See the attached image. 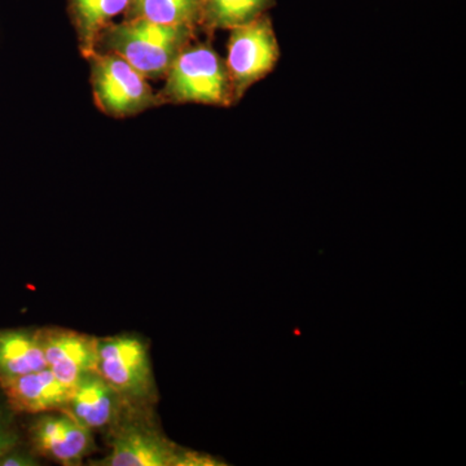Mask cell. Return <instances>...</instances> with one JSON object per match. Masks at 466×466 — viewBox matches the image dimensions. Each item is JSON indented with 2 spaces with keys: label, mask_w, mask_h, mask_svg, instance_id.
<instances>
[{
  "label": "cell",
  "mask_w": 466,
  "mask_h": 466,
  "mask_svg": "<svg viewBox=\"0 0 466 466\" xmlns=\"http://www.w3.org/2000/svg\"><path fill=\"white\" fill-rule=\"evenodd\" d=\"M26 434L30 449L39 458L64 466L81 465L95 450L94 431L64 410L32 416Z\"/></svg>",
  "instance_id": "7"
},
{
  "label": "cell",
  "mask_w": 466,
  "mask_h": 466,
  "mask_svg": "<svg viewBox=\"0 0 466 466\" xmlns=\"http://www.w3.org/2000/svg\"><path fill=\"white\" fill-rule=\"evenodd\" d=\"M96 372L135 406L148 407L156 392L149 348L131 334L97 337Z\"/></svg>",
  "instance_id": "5"
},
{
  "label": "cell",
  "mask_w": 466,
  "mask_h": 466,
  "mask_svg": "<svg viewBox=\"0 0 466 466\" xmlns=\"http://www.w3.org/2000/svg\"><path fill=\"white\" fill-rule=\"evenodd\" d=\"M109 453L94 466L216 465L213 460L184 451L168 441L148 416V407L133 406L108 431Z\"/></svg>",
  "instance_id": "2"
},
{
  "label": "cell",
  "mask_w": 466,
  "mask_h": 466,
  "mask_svg": "<svg viewBox=\"0 0 466 466\" xmlns=\"http://www.w3.org/2000/svg\"><path fill=\"white\" fill-rule=\"evenodd\" d=\"M158 92L165 104H204L228 108L235 103L226 61L208 43H189L165 76Z\"/></svg>",
  "instance_id": "3"
},
{
  "label": "cell",
  "mask_w": 466,
  "mask_h": 466,
  "mask_svg": "<svg viewBox=\"0 0 466 466\" xmlns=\"http://www.w3.org/2000/svg\"><path fill=\"white\" fill-rule=\"evenodd\" d=\"M16 413L8 407L5 400L0 401V456L21 443L14 416Z\"/></svg>",
  "instance_id": "15"
},
{
  "label": "cell",
  "mask_w": 466,
  "mask_h": 466,
  "mask_svg": "<svg viewBox=\"0 0 466 466\" xmlns=\"http://www.w3.org/2000/svg\"><path fill=\"white\" fill-rule=\"evenodd\" d=\"M41 458L30 446L24 447L21 443L12 447L5 455L0 456V466H39Z\"/></svg>",
  "instance_id": "16"
},
{
  "label": "cell",
  "mask_w": 466,
  "mask_h": 466,
  "mask_svg": "<svg viewBox=\"0 0 466 466\" xmlns=\"http://www.w3.org/2000/svg\"><path fill=\"white\" fill-rule=\"evenodd\" d=\"M195 34V26L124 20L101 33L96 51L118 55L147 79H161Z\"/></svg>",
  "instance_id": "1"
},
{
  "label": "cell",
  "mask_w": 466,
  "mask_h": 466,
  "mask_svg": "<svg viewBox=\"0 0 466 466\" xmlns=\"http://www.w3.org/2000/svg\"><path fill=\"white\" fill-rule=\"evenodd\" d=\"M226 66L231 79L235 103L275 69L280 57L278 36L271 18L263 15L247 25L231 30Z\"/></svg>",
  "instance_id": "6"
},
{
  "label": "cell",
  "mask_w": 466,
  "mask_h": 466,
  "mask_svg": "<svg viewBox=\"0 0 466 466\" xmlns=\"http://www.w3.org/2000/svg\"><path fill=\"white\" fill-rule=\"evenodd\" d=\"M201 0H130L125 20L162 25H200Z\"/></svg>",
  "instance_id": "13"
},
{
  "label": "cell",
  "mask_w": 466,
  "mask_h": 466,
  "mask_svg": "<svg viewBox=\"0 0 466 466\" xmlns=\"http://www.w3.org/2000/svg\"><path fill=\"white\" fill-rule=\"evenodd\" d=\"M272 5L274 0H201L200 25L232 30L263 16Z\"/></svg>",
  "instance_id": "14"
},
{
  "label": "cell",
  "mask_w": 466,
  "mask_h": 466,
  "mask_svg": "<svg viewBox=\"0 0 466 466\" xmlns=\"http://www.w3.org/2000/svg\"><path fill=\"white\" fill-rule=\"evenodd\" d=\"M47 367L41 328L0 329V381Z\"/></svg>",
  "instance_id": "11"
},
{
  "label": "cell",
  "mask_w": 466,
  "mask_h": 466,
  "mask_svg": "<svg viewBox=\"0 0 466 466\" xmlns=\"http://www.w3.org/2000/svg\"><path fill=\"white\" fill-rule=\"evenodd\" d=\"M130 0H70L79 48L86 58L96 51L97 41L113 20L125 14Z\"/></svg>",
  "instance_id": "12"
},
{
  "label": "cell",
  "mask_w": 466,
  "mask_h": 466,
  "mask_svg": "<svg viewBox=\"0 0 466 466\" xmlns=\"http://www.w3.org/2000/svg\"><path fill=\"white\" fill-rule=\"evenodd\" d=\"M41 337L47 368L69 388L96 370L97 337L60 327L41 328Z\"/></svg>",
  "instance_id": "9"
},
{
  "label": "cell",
  "mask_w": 466,
  "mask_h": 466,
  "mask_svg": "<svg viewBox=\"0 0 466 466\" xmlns=\"http://www.w3.org/2000/svg\"><path fill=\"white\" fill-rule=\"evenodd\" d=\"M87 60L95 103L106 115L125 118L161 106L146 76L118 55L95 51Z\"/></svg>",
  "instance_id": "4"
},
{
  "label": "cell",
  "mask_w": 466,
  "mask_h": 466,
  "mask_svg": "<svg viewBox=\"0 0 466 466\" xmlns=\"http://www.w3.org/2000/svg\"><path fill=\"white\" fill-rule=\"evenodd\" d=\"M133 406L96 370H90L73 386L63 410L91 431H108Z\"/></svg>",
  "instance_id": "8"
},
{
  "label": "cell",
  "mask_w": 466,
  "mask_h": 466,
  "mask_svg": "<svg viewBox=\"0 0 466 466\" xmlns=\"http://www.w3.org/2000/svg\"><path fill=\"white\" fill-rule=\"evenodd\" d=\"M72 389L61 382L47 367L0 381L5 403L17 415L34 416L63 410Z\"/></svg>",
  "instance_id": "10"
}]
</instances>
